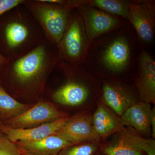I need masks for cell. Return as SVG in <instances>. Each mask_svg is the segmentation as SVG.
I'll use <instances>...</instances> for the list:
<instances>
[{
	"mask_svg": "<svg viewBox=\"0 0 155 155\" xmlns=\"http://www.w3.org/2000/svg\"><path fill=\"white\" fill-rule=\"evenodd\" d=\"M92 123L100 139H105L113 134L120 132L125 127L121 122V117L102 101L99 103L92 116Z\"/></svg>",
	"mask_w": 155,
	"mask_h": 155,
	"instance_id": "cell-14",
	"label": "cell"
},
{
	"mask_svg": "<svg viewBox=\"0 0 155 155\" xmlns=\"http://www.w3.org/2000/svg\"><path fill=\"white\" fill-rule=\"evenodd\" d=\"M0 155H22L16 143L2 132L0 133Z\"/></svg>",
	"mask_w": 155,
	"mask_h": 155,
	"instance_id": "cell-22",
	"label": "cell"
},
{
	"mask_svg": "<svg viewBox=\"0 0 155 155\" xmlns=\"http://www.w3.org/2000/svg\"><path fill=\"white\" fill-rule=\"evenodd\" d=\"M127 20L135 31L140 50H150L155 40V1H131Z\"/></svg>",
	"mask_w": 155,
	"mask_h": 155,
	"instance_id": "cell-7",
	"label": "cell"
},
{
	"mask_svg": "<svg viewBox=\"0 0 155 155\" xmlns=\"http://www.w3.org/2000/svg\"><path fill=\"white\" fill-rule=\"evenodd\" d=\"M90 45L82 18L77 9H74L68 26L58 45L61 60L75 66L83 65Z\"/></svg>",
	"mask_w": 155,
	"mask_h": 155,
	"instance_id": "cell-6",
	"label": "cell"
},
{
	"mask_svg": "<svg viewBox=\"0 0 155 155\" xmlns=\"http://www.w3.org/2000/svg\"><path fill=\"white\" fill-rule=\"evenodd\" d=\"M150 104L137 102L128 108L121 116L122 125L131 127L142 135H148L151 132Z\"/></svg>",
	"mask_w": 155,
	"mask_h": 155,
	"instance_id": "cell-15",
	"label": "cell"
},
{
	"mask_svg": "<svg viewBox=\"0 0 155 155\" xmlns=\"http://www.w3.org/2000/svg\"><path fill=\"white\" fill-rule=\"evenodd\" d=\"M140 51L135 31L128 22L91 41L83 66L104 80L122 81L132 76Z\"/></svg>",
	"mask_w": 155,
	"mask_h": 155,
	"instance_id": "cell-1",
	"label": "cell"
},
{
	"mask_svg": "<svg viewBox=\"0 0 155 155\" xmlns=\"http://www.w3.org/2000/svg\"><path fill=\"white\" fill-rule=\"evenodd\" d=\"M151 125L152 134L153 138L155 137V108L152 109L151 114Z\"/></svg>",
	"mask_w": 155,
	"mask_h": 155,
	"instance_id": "cell-24",
	"label": "cell"
},
{
	"mask_svg": "<svg viewBox=\"0 0 155 155\" xmlns=\"http://www.w3.org/2000/svg\"><path fill=\"white\" fill-rule=\"evenodd\" d=\"M33 105L17 101L0 83V119L3 122L22 114Z\"/></svg>",
	"mask_w": 155,
	"mask_h": 155,
	"instance_id": "cell-18",
	"label": "cell"
},
{
	"mask_svg": "<svg viewBox=\"0 0 155 155\" xmlns=\"http://www.w3.org/2000/svg\"><path fill=\"white\" fill-rule=\"evenodd\" d=\"M3 124V121L0 119V133H2V127Z\"/></svg>",
	"mask_w": 155,
	"mask_h": 155,
	"instance_id": "cell-26",
	"label": "cell"
},
{
	"mask_svg": "<svg viewBox=\"0 0 155 155\" xmlns=\"http://www.w3.org/2000/svg\"><path fill=\"white\" fill-rule=\"evenodd\" d=\"M91 114L83 113L69 117L66 123L55 134L67 140L73 145L97 143L100 138L93 127Z\"/></svg>",
	"mask_w": 155,
	"mask_h": 155,
	"instance_id": "cell-12",
	"label": "cell"
},
{
	"mask_svg": "<svg viewBox=\"0 0 155 155\" xmlns=\"http://www.w3.org/2000/svg\"><path fill=\"white\" fill-rule=\"evenodd\" d=\"M8 61V59L0 53V71L5 66Z\"/></svg>",
	"mask_w": 155,
	"mask_h": 155,
	"instance_id": "cell-25",
	"label": "cell"
},
{
	"mask_svg": "<svg viewBox=\"0 0 155 155\" xmlns=\"http://www.w3.org/2000/svg\"><path fill=\"white\" fill-rule=\"evenodd\" d=\"M127 138L135 146L143 151L147 155H155V141L153 139L142 137L133 128H123Z\"/></svg>",
	"mask_w": 155,
	"mask_h": 155,
	"instance_id": "cell-20",
	"label": "cell"
},
{
	"mask_svg": "<svg viewBox=\"0 0 155 155\" xmlns=\"http://www.w3.org/2000/svg\"><path fill=\"white\" fill-rule=\"evenodd\" d=\"M108 144L101 148L100 151L105 155H147L129 140L123 129Z\"/></svg>",
	"mask_w": 155,
	"mask_h": 155,
	"instance_id": "cell-17",
	"label": "cell"
},
{
	"mask_svg": "<svg viewBox=\"0 0 155 155\" xmlns=\"http://www.w3.org/2000/svg\"><path fill=\"white\" fill-rule=\"evenodd\" d=\"M65 117H69L68 114L60 110L52 103L41 101L22 114L3 122V124L12 128L27 129Z\"/></svg>",
	"mask_w": 155,
	"mask_h": 155,
	"instance_id": "cell-10",
	"label": "cell"
},
{
	"mask_svg": "<svg viewBox=\"0 0 155 155\" xmlns=\"http://www.w3.org/2000/svg\"><path fill=\"white\" fill-rule=\"evenodd\" d=\"M52 72L62 80L50 93L56 103L75 107L82 104L91 96L97 80L83 65L75 66L61 60Z\"/></svg>",
	"mask_w": 155,
	"mask_h": 155,
	"instance_id": "cell-4",
	"label": "cell"
},
{
	"mask_svg": "<svg viewBox=\"0 0 155 155\" xmlns=\"http://www.w3.org/2000/svg\"><path fill=\"white\" fill-rule=\"evenodd\" d=\"M22 155H35L27 153H22Z\"/></svg>",
	"mask_w": 155,
	"mask_h": 155,
	"instance_id": "cell-28",
	"label": "cell"
},
{
	"mask_svg": "<svg viewBox=\"0 0 155 155\" xmlns=\"http://www.w3.org/2000/svg\"><path fill=\"white\" fill-rule=\"evenodd\" d=\"M132 77L140 101L154 104L155 61L150 50L140 51Z\"/></svg>",
	"mask_w": 155,
	"mask_h": 155,
	"instance_id": "cell-8",
	"label": "cell"
},
{
	"mask_svg": "<svg viewBox=\"0 0 155 155\" xmlns=\"http://www.w3.org/2000/svg\"><path fill=\"white\" fill-rule=\"evenodd\" d=\"M131 1L86 0V5L127 20Z\"/></svg>",
	"mask_w": 155,
	"mask_h": 155,
	"instance_id": "cell-19",
	"label": "cell"
},
{
	"mask_svg": "<svg viewBox=\"0 0 155 155\" xmlns=\"http://www.w3.org/2000/svg\"><path fill=\"white\" fill-rule=\"evenodd\" d=\"M97 143H85L65 148L58 155H95L98 151Z\"/></svg>",
	"mask_w": 155,
	"mask_h": 155,
	"instance_id": "cell-21",
	"label": "cell"
},
{
	"mask_svg": "<svg viewBox=\"0 0 155 155\" xmlns=\"http://www.w3.org/2000/svg\"><path fill=\"white\" fill-rule=\"evenodd\" d=\"M24 0H0V17L22 4Z\"/></svg>",
	"mask_w": 155,
	"mask_h": 155,
	"instance_id": "cell-23",
	"label": "cell"
},
{
	"mask_svg": "<svg viewBox=\"0 0 155 155\" xmlns=\"http://www.w3.org/2000/svg\"><path fill=\"white\" fill-rule=\"evenodd\" d=\"M22 4L41 27L45 37L58 45L69 24L72 10L47 0H24Z\"/></svg>",
	"mask_w": 155,
	"mask_h": 155,
	"instance_id": "cell-5",
	"label": "cell"
},
{
	"mask_svg": "<svg viewBox=\"0 0 155 155\" xmlns=\"http://www.w3.org/2000/svg\"><path fill=\"white\" fill-rule=\"evenodd\" d=\"M61 60L58 45L45 37L25 54L8 60L0 71V83L8 92L40 93Z\"/></svg>",
	"mask_w": 155,
	"mask_h": 155,
	"instance_id": "cell-2",
	"label": "cell"
},
{
	"mask_svg": "<svg viewBox=\"0 0 155 155\" xmlns=\"http://www.w3.org/2000/svg\"><path fill=\"white\" fill-rule=\"evenodd\" d=\"M45 37L41 27L23 4L0 17V53L8 60L25 54Z\"/></svg>",
	"mask_w": 155,
	"mask_h": 155,
	"instance_id": "cell-3",
	"label": "cell"
},
{
	"mask_svg": "<svg viewBox=\"0 0 155 155\" xmlns=\"http://www.w3.org/2000/svg\"><path fill=\"white\" fill-rule=\"evenodd\" d=\"M83 20L90 43L97 38L125 25L126 19L85 5L76 9Z\"/></svg>",
	"mask_w": 155,
	"mask_h": 155,
	"instance_id": "cell-9",
	"label": "cell"
},
{
	"mask_svg": "<svg viewBox=\"0 0 155 155\" xmlns=\"http://www.w3.org/2000/svg\"><path fill=\"white\" fill-rule=\"evenodd\" d=\"M101 94L103 102L120 117L137 102L132 87L122 81L103 80Z\"/></svg>",
	"mask_w": 155,
	"mask_h": 155,
	"instance_id": "cell-11",
	"label": "cell"
},
{
	"mask_svg": "<svg viewBox=\"0 0 155 155\" xmlns=\"http://www.w3.org/2000/svg\"><path fill=\"white\" fill-rule=\"evenodd\" d=\"M95 155H105L104 154H103L102 153H101V152L98 151L96 153V154Z\"/></svg>",
	"mask_w": 155,
	"mask_h": 155,
	"instance_id": "cell-27",
	"label": "cell"
},
{
	"mask_svg": "<svg viewBox=\"0 0 155 155\" xmlns=\"http://www.w3.org/2000/svg\"><path fill=\"white\" fill-rule=\"evenodd\" d=\"M15 143L21 152L35 155H58L62 150L73 145L55 134L39 140L19 141Z\"/></svg>",
	"mask_w": 155,
	"mask_h": 155,
	"instance_id": "cell-16",
	"label": "cell"
},
{
	"mask_svg": "<svg viewBox=\"0 0 155 155\" xmlns=\"http://www.w3.org/2000/svg\"><path fill=\"white\" fill-rule=\"evenodd\" d=\"M69 117H63L38 127L17 129L3 124L2 132L14 143L19 141H35L55 134L67 122Z\"/></svg>",
	"mask_w": 155,
	"mask_h": 155,
	"instance_id": "cell-13",
	"label": "cell"
}]
</instances>
